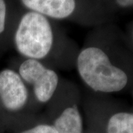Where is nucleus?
<instances>
[{"label":"nucleus","mask_w":133,"mask_h":133,"mask_svg":"<svg viewBox=\"0 0 133 133\" xmlns=\"http://www.w3.org/2000/svg\"><path fill=\"white\" fill-rule=\"evenodd\" d=\"M13 42L23 58L33 59L55 70H71L79 48L66 37L58 35L50 19L28 10L20 18Z\"/></svg>","instance_id":"obj_1"},{"label":"nucleus","mask_w":133,"mask_h":133,"mask_svg":"<svg viewBox=\"0 0 133 133\" xmlns=\"http://www.w3.org/2000/svg\"><path fill=\"white\" fill-rule=\"evenodd\" d=\"M16 71L42 107L52 99L62 80L56 70L33 59L22 58Z\"/></svg>","instance_id":"obj_5"},{"label":"nucleus","mask_w":133,"mask_h":133,"mask_svg":"<svg viewBox=\"0 0 133 133\" xmlns=\"http://www.w3.org/2000/svg\"><path fill=\"white\" fill-rule=\"evenodd\" d=\"M44 107L58 133H83L82 92L76 83L62 78L55 95Z\"/></svg>","instance_id":"obj_3"},{"label":"nucleus","mask_w":133,"mask_h":133,"mask_svg":"<svg viewBox=\"0 0 133 133\" xmlns=\"http://www.w3.org/2000/svg\"><path fill=\"white\" fill-rule=\"evenodd\" d=\"M7 6L5 0H0V35L5 31L6 28Z\"/></svg>","instance_id":"obj_9"},{"label":"nucleus","mask_w":133,"mask_h":133,"mask_svg":"<svg viewBox=\"0 0 133 133\" xmlns=\"http://www.w3.org/2000/svg\"><path fill=\"white\" fill-rule=\"evenodd\" d=\"M75 69L84 85L95 93H113L129 83L127 72L113 63L104 49L93 43L79 48Z\"/></svg>","instance_id":"obj_2"},{"label":"nucleus","mask_w":133,"mask_h":133,"mask_svg":"<svg viewBox=\"0 0 133 133\" xmlns=\"http://www.w3.org/2000/svg\"><path fill=\"white\" fill-rule=\"evenodd\" d=\"M21 2L28 10L50 19H70L78 9L77 0H21Z\"/></svg>","instance_id":"obj_6"},{"label":"nucleus","mask_w":133,"mask_h":133,"mask_svg":"<svg viewBox=\"0 0 133 133\" xmlns=\"http://www.w3.org/2000/svg\"><path fill=\"white\" fill-rule=\"evenodd\" d=\"M0 104L7 112L24 120L33 118L42 109L18 72L9 68L0 71Z\"/></svg>","instance_id":"obj_4"},{"label":"nucleus","mask_w":133,"mask_h":133,"mask_svg":"<svg viewBox=\"0 0 133 133\" xmlns=\"http://www.w3.org/2000/svg\"><path fill=\"white\" fill-rule=\"evenodd\" d=\"M117 5L121 8L133 6V0H115Z\"/></svg>","instance_id":"obj_10"},{"label":"nucleus","mask_w":133,"mask_h":133,"mask_svg":"<svg viewBox=\"0 0 133 133\" xmlns=\"http://www.w3.org/2000/svg\"><path fill=\"white\" fill-rule=\"evenodd\" d=\"M19 133H58V132L50 124L42 122L30 126Z\"/></svg>","instance_id":"obj_8"},{"label":"nucleus","mask_w":133,"mask_h":133,"mask_svg":"<svg viewBox=\"0 0 133 133\" xmlns=\"http://www.w3.org/2000/svg\"><path fill=\"white\" fill-rule=\"evenodd\" d=\"M107 133H133V113L118 112L112 115L107 121Z\"/></svg>","instance_id":"obj_7"}]
</instances>
